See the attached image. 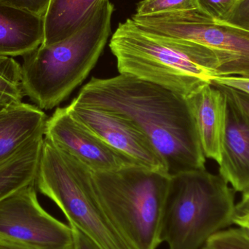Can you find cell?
Masks as SVG:
<instances>
[{
    "label": "cell",
    "mask_w": 249,
    "mask_h": 249,
    "mask_svg": "<svg viewBox=\"0 0 249 249\" xmlns=\"http://www.w3.org/2000/svg\"><path fill=\"white\" fill-rule=\"evenodd\" d=\"M74 100L125 117L150 140L170 177L206 169V158L187 99L132 76L93 77Z\"/></svg>",
    "instance_id": "1"
},
{
    "label": "cell",
    "mask_w": 249,
    "mask_h": 249,
    "mask_svg": "<svg viewBox=\"0 0 249 249\" xmlns=\"http://www.w3.org/2000/svg\"><path fill=\"white\" fill-rule=\"evenodd\" d=\"M109 48L120 74L132 76L188 98L219 77L214 53L200 44L142 30L130 18L120 23Z\"/></svg>",
    "instance_id": "2"
},
{
    "label": "cell",
    "mask_w": 249,
    "mask_h": 249,
    "mask_svg": "<svg viewBox=\"0 0 249 249\" xmlns=\"http://www.w3.org/2000/svg\"><path fill=\"white\" fill-rule=\"evenodd\" d=\"M114 5L104 0L89 21L74 35L51 45H40L23 56L24 96L41 109L62 103L97 64L111 33Z\"/></svg>",
    "instance_id": "3"
},
{
    "label": "cell",
    "mask_w": 249,
    "mask_h": 249,
    "mask_svg": "<svg viewBox=\"0 0 249 249\" xmlns=\"http://www.w3.org/2000/svg\"><path fill=\"white\" fill-rule=\"evenodd\" d=\"M233 189L206 169L170 177L161 223V242L169 249H200L232 223Z\"/></svg>",
    "instance_id": "4"
},
{
    "label": "cell",
    "mask_w": 249,
    "mask_h": 249,
    "mask_svg": "<svg viewBox=\"0 0 249 249\" xmlns=\"http://www.w3.org/2000/svg\"><path fill=\"white\" fill-rule=\"evenodd\" d=\"M36 189L61 209L69 222L100 249H136L125 239L99 201L92 171L44 138Z\"/></svg>",
    "instance_id": "5"
},
{
    "label": "cell",
    "mask_w": 249,
    "mask_h": 249,
    "mask_svg": "<svg viewBox=\"0 0 249 249\" xmlns=\"http://www.w3.org/2000/svg\"><path fill=\"white\" fill-rule=\"evenodd\" d=\"M102 206L120 232L136 249H157L160 240L169 176L140 165L93 172Z\"/></svg>",
    "instance_id": "6"
},
{
    "label": "cell",
    "mask_w": 249,
    "mask_h": 249,
    "mask_svg": "<svg viewBox=\"0 0 249 249\" xmlns=\"http://www.w3.org/2000/svg\"><path fill=\"white\" fill-rule=\"evenodd\" d=\"M130 20L149 33L196 42L212 50L219 61V77H249V31L214 20L200 8L135 14Z\"/></svg>",
    "instance_id": "7"
},
{
    "label": "cell",
    "mask_w": 249,
    "mask_h": 249,
    "mask_svg": "<svg viewBox=\"0 0 249 249\" xmlns=\"http://www.w3.org/2000/svg\"><path fill=\"white\" fill-rule=\"evenodd\" d=\"M0 239L35 249H73L71 227L42 207L35 181L0 200Z\"/></svg>",
    "instance_id": "8"
},
{
    "label": "cell",
    "mask_w": 249,
    "mask_h": 249,
    "mask_svg": "<svg viewBox=\"0 0 249 249\" xmlns=\"http://www.w3.org/2000/svg\"><path fill=\"white\" fill-rule=\"evenodd\" d=\"M67 107L74 118L115 150L144 168L169 176L165 162L150 140L125 117L82 105L74 99Z\"/></svg>",
    "instance_id": "9"
},
{
    "label": "cell",
    "mask_w": 249,
    "mask_h": 249,
    "mask_svg": "<svg viewBox=\"0 0 249 249\" xmlns=\"http://www.w3.org/2000/svg\"><path fill=\"white\" fill-rule=\"evenodd\" d=\"M45 138L77 158L93 172H108L140 165L115 150L77 121L67 107L57 108L48 118Z\"/></svg>",
    "instance_id": "10"
},
{
    "label": "cell",
    "mask_w": 249,
    "mask_h": 249,
    "mask_svg": "<svg viewBox=\"0 0 249 249\" xmlns=\"http://www.w3.org/2000/svg\"><path fill=\"white\" fill-rule=\"evenodd\" d=\"M187 99L203 155L219 164L226 126V96L214 85L206 83Z\"/></svg>",
    "instance_id": "11"
},
{
    "label": "cell",
    "mask_w": 249,
    "mask_h": 249,
    "mask_svg": "<svg viewBox=\"0 0 249 249\" xmlns=\"http://www.w3.org/2000/svg\"><path fill=\"white\" fill-rule=\"evenodd\" d=\"M226 97V126L219 175L235 192L244 193L249 190V120Z\"/></svg>",
    "instance_id": "12"
},
{
    "label": "cell",
    "mask_w": 249,
    "mask_h": 249,
    "mask_svg": "<svg viewBox=\"0 0 249 249\" xmlns=\"http://www.w3.org/2000/svg\"><path fill=\"white\" fill-rule=\"evenodd\" d=\"M45 37L44 16L0 4V56H24Z\"/></svg>",
    "instance_id": "13"
},
{
    "label": "cell",
    "mask_w": 249,
    "mask_h": 249,
    "mask_svg": "<svg viewBox=\"0 0 249 249\" xmlns=\"http://www.w3.org/2000/svg\"><path fill=\"white\" fill-rule=\"evenodd\" d=\"M48 118L36 105L20 103L0 110V162L45 131Z\"/></svg>",
    "instance_id": "14"
},
{
    "label": "cell",
    "mask_w": 249,
    "mask_h": 249,
    "mask_svg": "<svg viewBox=\"0 0 249 249\" xmlns=\"http://www.w3.org/2000/svg\"><path fill=\"white\" fill-rule=\"evenodd\" d=\"M104 0H51L44 16L42 45L58 43L80 30Z\"/></svg>",
    "instance_id": "15"
},
{
    "label": "cell",
    "mask_w": 249,
    "mask_h": 249,
    "mask_svg": "<svg viewBox=\"0 0 249 249\" xmlns=\"http://www.w3.org/2000/svg\"><path fill=\"white\" fill-rule=\"evenodd\" d=\"M45 131L40 132L13 156L0 162V200L35 181Z\"/></svg>",
    "instance_id": "16"
},
{
    "label": "cell",
    "mask_w": 249,
    "mask_h": 249,
    "mask_svg": "<svg viewBox=\"0 0 249 249\" xmlns=\"http://www.w3.org/2000/svg\"><path fill=\"white\" fill-rule=\"evenodd\" d=\"M0 94L22 102L21 66L11 57L0 56Z\"/></svg>",
    "instance_id": "17"
},
{
    "label": "cell",
    "mask_w": 249,
    "mask_h": 249,
    "mask_svg": "<svg viewBox=\"0 0 249 249\" xmlns=\"http://www.w3.org/2000/svg\"><path fill=\"white\" fill-rule=\"evenodd\" d=\"M200 249H249V232L241 228L219 231Z\"/></svg>",
    "instance_id": "18"
},
{
    "label": "cell",
    "mask_w": 249,
    "mask_h": 249,
    "mask_svg": "<svg viewBox=\"0 0 249 249\" xmlns=\"http://www.w3.org/2000/svg\"><path fill=\"white\" fill-rule=\"evenodd\" d=\"M199 8L197 0H142L136 8L138 16L187 11Z\"/></svg>",
    "instance_id": "19"
},
{
    "label": "cell",
    "mask_w": 249,
    "mask_h": 249,
    "mask_svg": "<svg viewBox=\"0 0 249 249\" xmlns=\"http://www.w3.org/2000/svg\"><path fill=\"white\" fill-rule=\"evenodd\" d=\"M220 21L249 32V0H235L231 10Z\"/></svg>",
    "instance_id": "20"
},
{
    "label": "cell",
    "mask_w": 249,
    "mask_h": 249,
    "mask_svg": "<svg viewBox=\"0 0 249 249\" xmlns=\"http://www.w3.org/2000/svg\"><path fill=\"white\" fill-rule=\"evenodd\" d=\"M199 8L216 20H222L235 0H197Z\"/></svg>",
    "instance_id": "21"
},
{
    "label": "cell",
    "mask_w": 249,
    "mask_h": 249,
    "mask_svg": "<svg viewBox=\"0 0 249 249\" xmlns=\"http://www.w3.org/2000/svg\"><path fill=\"white\" fill-rule=\"evenodd\" d=\"M51 0H0V4L27 10L31 13L45 16Z\"/></svg>",
    "instance_id": "22"
},
{
    "label": "cell",
    "mask_w": 249,
    "mask_h": 249,
    "mask_svg": "<svg viewBox=\"0 0 249 249\" xmlns=\"http://www.w3.org/2000/svg\"><path fill=\"white\" fill-rule=\"evenodd\" d=\"M212 84L214 85L216 87L220 89L227 96H228L249 120V94L243 93L240 90L227 87V86H223V85L216 84V83H212Z\"/></svg>",
    "instance_id": "23"
},
{
    "label": "cell",
    "mask_w": 249,
    "mask_h": 249,
    "mask_svg": "<svg viewBox=\"0 0 249 249\" xmlns=\"http://www.w3.org/2000/svg\"><path fill=\"white\" fill-rule=\"evenodd\" d=\"M212 83L223 85L227 87L240 90L249 95V77L240 76H228V77H216L212 80Z\"/></svg>",
    "instance_id": "24"
},
{
    "label": "cell",
    "mask_w": 249,
    "mask_h": 249,
    "mask_svg": "<svg viewBox=\"0 0 249 249\" xmlns=\"http://www.w3.org/2000/svg\"><path fill=\"white\" fill-rule=\"evenodd\" d=\"M72 231L73 249H100L75 227L70 225Z\"/></svg>",
    "instance_id": "25"
},
{
    "label": "cell",
    "mask_w": 249,
    "mask_h": 249,
    "mask_svg": "<svg viewBox=\"0 0 249 249\" xmlns=\"http://www.w3.org/2000/svg\"><path fill=\"white\" fill-rule=\"evenodd\" d=\"M232 223L249 232V209L235 205Z\"/></svg>",
    "instance_id": "26"
},
{
    "label": "cell",
    "mask_w": 249,
    "mask_h": 249,
    "mask_svg": "<svg viewBox=\"0 0 249 249\" xmlns=\"http://www.w3.org/2000/svg\"><path fill=\"white\" fill-rule=\"evenodd\" d=\"M0 249H35L10 241L0 239Z\"/></svg>",
    "instance_id": "27"
},
{
    "label": "cell",
    "mask_w": 249,
    "mask_h": 249,
    "mask_svg": "<svg viewBox=\"0 0 249 249\" xmlns=\"http://www.w3.org/2000/svg\"><path fill=\"white\" fill-rule=\"evenodd\" d=\"M20 103V102H16L14 99L5 95L0 94V110L10 106V105H15V104Z\"/></svg>",
    "instance_id": "28"
},
{
    "label": "cell",
    "mask_w": 249,
    "mask_h": 249,
    "mask_svg": "<svg viewBox=\"0 0 249 249\" xmlns=\"http://www.w3.org/2000/svg\"><path fill=\"white\" fill-rule=\"evenodd\" d=\"M242 193V198H241L240 203H238V205L241 206V207L249 209V190Z\"/></svg>",
    "instance_id": "29"
}]
</instances>
